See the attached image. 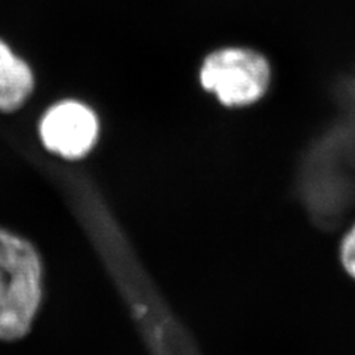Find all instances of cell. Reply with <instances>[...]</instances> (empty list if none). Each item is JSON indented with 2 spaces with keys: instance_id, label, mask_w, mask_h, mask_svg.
<instances>
[{
  "instance_id": "cell-1",
  "label": "cell",
  "mask_w": 355,
  "mask_h": 355,
  "mask_svg": "<svg viewBox=\"0 0 355 355\" xmlns=\"http://www.w3.org/2000/svg\"><path fill=\"white\" fill-rule=\"evenodd\" d=\"M197 83L215 104L231 113L261 107L272 95L277 70L271 55L249 42H222L198 62Z\"/></svg>"
},
{
  "instance_id": "cell-2",
  "label": "cell",
  "mask_w": 355,
  "mask_h": 355,
  "mask_svg": "<svg viewBox=\"0 0 355 355\" xmlns=\"http://www.w3.org/2000/svg\"><path fill=\"white\" fill-rule=\"evenodd\" d=\"M42 301V262L36 249L0 228V339L30 330Z\"/></svg>"
},
{
  "instance_id": "cell-3",
  "label": "cell",
  "mask_w": 355,
  "mask_h": 355,
  "mask_svg": "<svg viewBox=\"0 0 355 355\" xmlns=\"http://www.w3.org/2000/svg\"><path fill=\"white\" fill-rule=\"evenodd\" d=\"M37 130L49 153L65 160H80L95 148L101 123L91 105L67 98L46 108Z\"/></svg>"
},
{
  "instance_id": "cell-4",
  "label": "cell",
  "mask_w": 355,
  "mask_h": 355,
  "mask_svg": "<svg viewBox=\"0 0 355 355\" xmlns=\"http://www.w3.org/2000/svg\"><path fill=\"white\" fill-rule=\"evenodd\" d=\"M31 65L0 37V113H15L35 92Z\"/></svg>"
},
{
  "instance_id": "cell-5",
  "label": "cell",
  "mask_w": 355,
  "mask_h": 355,
  "mask_svg": "<svg viewBox=\"0 0 355 355\" xmlns=\"http://www.w3.org/2000/svg\"><path fill=\"white\" fill-rule=\"evenodd\" d=\"M340 258L347 272L355 279V225L345 236V239H343Z\"/></svg>"
}]
</instances>
